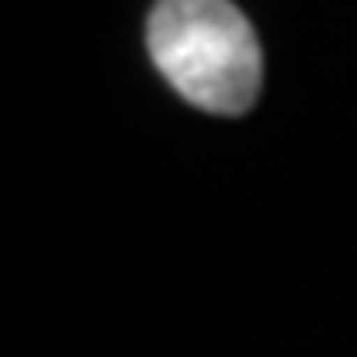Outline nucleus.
Masks as SVG:
<instances>
[{"label":"nucleus","instance_id":"obj_1","mask_svg":"<svg viewBox=\"0 0 357 357\" xmlns=\"http://www.w3.org/2000/svg\"><path fill=\"white\" fill-rule=\"evenodd\" d=\"M151 64L187 103L243 115L262 88V48L250 20L222 0H167L147 16Z\"/></svg>","mask_w":357,"mask_h":357}]
</instances>
